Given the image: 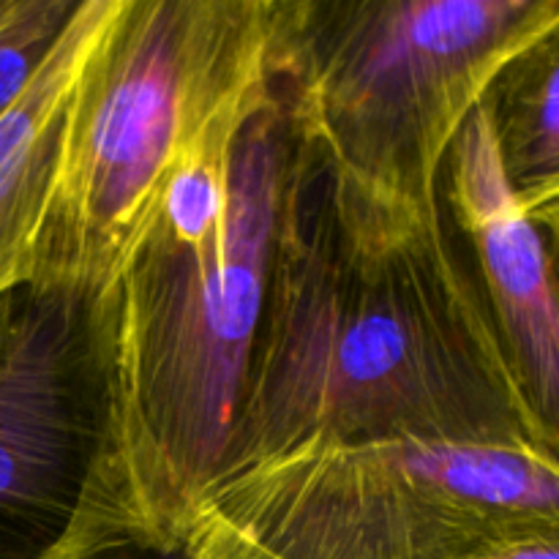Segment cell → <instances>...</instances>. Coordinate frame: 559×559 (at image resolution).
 <instances>
[{"mask_svg": "<svg viewBox=\"0 0 559 559\" xmlns=\"http://www.w3.org/2000/svg\"><path fill=\"white\" fill-rule=\"evenodd\" d=\"M478 559H559V535L555 538L524 540V544L508 546V549L491 551Z\"/></svg>", "mask_w": 559, "mask_h": 559, "instance_id": "cell-13", "label": "cell"}, {"mask_svg": "<svg viewBox=\"0 0 559 559\" xmlns=\"http://www.w3.org/2000/svg\"><path fill=\"white\" fill-rule=\"evenodd\" d=\"M289 147L276 96L211 136L180 164L140 243L93 298L102 440L60 544L178 538L222 475L265 304Z\"/></svg>", "mask_w": 559, "mask_h": 559, "instance_id": "cell-2", "label": "cell"}, {"mask_svg": "<svg viewBox=\"0 0 559 559\" xmlns=\"http://www.w3.org/2000/svg\"><path fill=\"white\" fill-rule=\"evenodd\" d=\"M502 169L533 224L559 216V25L524 49L484 102Z\"/></svg>", "mask_w": 559, "mask_h": 559, "instance_id": "cell-8", "label": "cell"}, {"mask_svg": "<svg viewBox=\"0 0 559 559\" xmlns=\"http://www.w3.org/2000/svg\"><path fill=\"white\" fill-rule=\"evenodd\" d=\"M559 0H271L273 96L293 134L360 191L442 205V169Z\"/></svg>", "mask_w": 559, "mask_h": 559, "instance_id": "cell-4", "label": "cell"}, {"mask_svg": "<svg viewBox=\"0 0 559 559\" xmlns=\"http://www.w3.org/2000/svg\"><path fill=\"white\" fill-rule=\"evenodd\" d=\"M546 240V251H549V262H551V276H555L557 289H559V227L555 229H540Z\"/></svg>", "mask_w": 559, "mask_h": 559, "instance_id": "cell-14", "label": "cell"}, {"mask_svg": "<svg viewBox=\"0 0 559 559\" xmlns=\"http://www.w3.org/2000/svg\"><path fill=\"white\" fill-rule=\"evenodd\" d=\"M11 5H14V0H0V22L5 20V14L11 11Z\"/></svg>", "mask_w": 559, "mask_h": 559, "instance_id": "cell-15", "label": "cell"}, {"mask_svg": "<svg viewBox=\"0 0 559 559\" xmlns=\"http://www.w3.org/2000/svg\"><path fill=\"white\" fill-rule=\"evenodd\" d=\"M44 559H254L227 538L207 519H191V527L178 538H145V535H118L93 544L55 546Z\"/></svg>", "mask_w": 559, "mask_h": 559, "instance_id": "cell-12", "label": "cell"}, {"mask_svg": "<svg viewBox=\"0 0 559 559\" xmlns=\"http://www.w3.org/2000/svg\"><path fill=\"white\" fill-rule=\"evenodd\" d=\"M194 513L254 559H478L559 535V462L535 445H309L222 475Z\"/></svg>", "mask_w": 559, "mask_h": 559, "instance_id": "cell-5", "label": "cell"}, {"mask_svg": "<svg viewBox=\"0 0 559 559\" xmlns=\"http://www.w3.org/2000/svg\"><path fill=\"white\" fill-rule=\"evenodd\" d=\"M535 227H538V229H555V227H559V216L549 218V222H544V224H535Z\"/></svg>", "mask_w": 559, "mask_h": 559, "instance_id": "cell-16", "label": "cell"}, {"mask_svg": "<svg viewBox=\"0 0 559 559\" xmlns=\"http://www.w3.org/2000/svg\"><path fill=\"white\" fill-rule=\"evenodd\" d=\"M385 440L540 448L442 205L366 194L293 134L222 475Z\"/></svg>", "mask_w": 559, "mask_h": 559, "instance_id": "cell-1", "label": "cell"}, {"mask_svg": "<svg viewBox=\"0 0 559 559\" xmlns=\"http://www.w3.org/2000/svg\"><path fill=\"white\" fill-rule=\"evenodd\" d=\"M80 0H14L0 22V115L20 98Z\"/></svg>", "mask_w": 559, "mask_h": 559, "instance_id": "cell-11", "label": "cell"}, {"mask_svg": "<svg viewBox=\"0 0 559 559\" xmlns=\"http://www.w3.org/2000/svg\"><path fill=\"white\" fill-rule=\"evenodd\" d=\"M271 96V0H115L60 118L33 282L96 298L180 164Z\"/></svg>", "mask_w": 559, "mask_h": 559, "instance_id": "cell-3", "label": "cell"}, {"mask_svg": "<svg viewBox=\"0 0 559 559\" xmlns=\"http://www.w3.org/2000/svg\"><path fill=\"white\" fill-rule=\"evenodd\" d=\"M60 118L20 162L0 175V295L36 278Z\"/></svg>", "mask_w": 559, "mask_h": 559, "instance_id": "cell-10", "label": "cell"}, {"mask_svg": "<svg viewBox=\"0 0 559 559\" xmlns=\"http://www.w3.org/2000/svg\"><path fill=\"white\" fill-rule=\"evenodd\" d=\"M112 5L115 0H80L33 80L0 115V175L58 123L82 60L91 52Z\"/></svg>", "mask_w": 559, "mask_h": 559, "instance_id": "cell-9", "label": "cell"}, {"mask_svg": "<svg viewBox=\"0 0 559 559\" xmlns=\"http://www.w3.org/2000/svg\"><path fill=\"white\" fill-rule=\"evenodd\" d=\"M102 440L93 298L0 295V559H44L74 522Z\"/></svg>", "mask_w": 559, "mask_h": 559, "instance_id": "cell-6", "label": "cell"}, {"mask_svg": "<svg viewBox=\"0 0 559 559\" xmlns=\"http://www.w3.org/2000/svg\"><path fill=\"white\" fill-rule=\"evenodd\" d=\"M442 194L475 257L478 284L535 437L559 462V289L544 235L508 183L484 104L448 153Z\"/></svg>", "mask_w": 559, "mask_h": 559, "instance_id": "cell-7", "label": "cell"}]
</instances>
